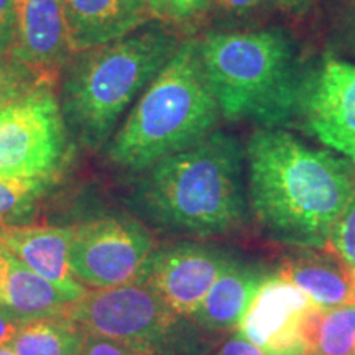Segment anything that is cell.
<instances>
[{"mask_svg":"<svg viewBox=\"0 0 355 355\" xmlns=\"http://www.w3.org/2000/svg\"><path fill=\"white\" fill-rule=\"evenodd\" d=\"M24 324L25 322L17 316H13L10 311L0 308V345L10 343Z\"/></svg>","mask_w":355,"mask_h":355,"instance_id":"f1b7e54d","label":"cell"},{"mask_svg":"<svg viewBox=\"0 0 355 355\" xmlns=\"http://www.w3.org/2000/svg\"><path fill=\"white\" fill-rule=\"evenodd\" d=\"M234 259L220 247L176 242L155 247L135 278L176 313L191 318Z\"/></svg>","mask_w":355,"mask_h":355,"instance_id":"9c48e42d","label":"cell"},{"mask_svg":"<svg viewBox=\"0 0 355 355\" xmlns=\"http://www.w3.org/2000/svg\"><path fill=\"white\" fill-rule=\"evenodd\" d=\"M212 0H170V21L193 25L209 13Z\"/></svg>","mask_w":355,"mask_h":355,"instance_id":"cb8c5ba5","label":"cell"},{"mask_svg":"<svg viewBox=\"0 0 355 355\" xmlns=\"http://www.w3.org/2000/svg\"><path fill=\"white\" fill-rule=\"evenodd\" d=\"M84 295L86 293L68 290L43 278L8 254L7 282L0 295V308L10 311L24 322L61 316L71 303Z\"/></svg>","mask_w":355,"mask_h":355,"instance_id":"e0dca14e","label":"cell"},{"mask_svg":"<svg viewBox=\"0 0 355 355\" xmlns=\"http://www.w3.org/2000/svg\"><path fill=\"white\" fill-rule=\"evenodd\" d=\"M0 355H17V354L10 349V345L6 344V345H0Z\"/></svg>","mask_w":355,"mask_h":355,"instance_id":"1f68e13d","label":"cell"},{"mask_svg":"<svg viewBox=\"0 0 355 355\" xmlns=\"http://www.w3.org/2000/svg\"><path fill=\"white\" fill-rule=\"evenodd\" d=\"M245 148L214 130L183 152L159 159L137 181L133 206L155 227L209 239L241 230L248 219Z\"/></svg>","mask_w":355,"mask_h":355,"instance_id":"7a4b0ae2","label":"cell"},{"mask_svg":"<svg viewBox=\"0 0 355 355\" xmlns=\"http://www.w3.org/2000/svg\"><path fill=\"white\" fill-rule=\"evenodd\" d=\"M301 115L324 145L355 162V64L327 56L311 69Z\"/></svg>","mask_w":355,"mask_h":355,"instance_id":"8fae6325","label":"cell"},{"mask_svg":"<svg viewBox=\"0 0 355 355\" xmlns=\"http://www.w3.org/2000/svg\"><path fill=\"white\" fill-rule=\"evenodd\" d=\"M61 316L86 334L117 340L141 355H211L206 329L135 283L89 290Z\"/></svg>","mask_w":355,"mask_h":355,"instance_id":"8992f818","label":"cell"},{"mask_svg":"<svg viewBox=\"0 0 355 355\" xmlns=\"http://www.w3.org/2000/svg\"><path fill=\"white\" fill-rule=\"evenodd\" d=\"M311 355H355V304L316 306L306 324Z\"/></svg>","mask_w":355,"mask_h":355,"instance_id":"d6986e66","label":"cell"},{"mask_svg":"<svg viewBox=\"0 0 355 355\" xmlns=\"http://www.w3.org/2000/svg\"><path fill=\"white\" fill-rule=\"evenodd\" d=\"M153 20L170 21V0H145Z\"/></svg>","mask_w":355,"mask_h":355,"instance_id":"f546056e","label":"cell"},{"mask_svg":"<svg viewBox=\"0 0 355 355\" xmlns=\"http://www.w3.org/2000/svg\"><path fill=\"white\" fill-rule=\"evenodd\" d=\"M155 248L150 230L128 216H107L71 227L69 266L73 277L92 290L135 282Z\"/></svg>","mask_w":355,"mask_h":355,"instance_id":"ba28073f","label":"cell"},{"mask_svg":"<svg viewBox=\"0 0 355 355\" xmlns=\"http://www.w3.org/2000/svg\"><path fill=\"white\" fill-rule=\"evenodd\" d=\"M214 355H268L263 352L260 347H257L255 344H252L250 340H247L245 337L235 332L230 339L225 340L224 344L217 349Z\"/></svg>","mask_w":355,"mask_h":355,"instance_id":"4316f807","label":"cell"},{"mask_svg":"<svg viewBox=\"0 0 355 355\" xmlns=\"http://www.w3.org/2000/svg\"><path fill=\"white\" fill-rule=\"evenodd\" d=\"M0 243L13 259L56 285L73 291L89 290L71 273V227L53 225H0Z\"/></svg>","mask_w":355,"mask_h":355,"instance_id":"5bb4252c","label":"cell"},{"mask_svg":"<svg viewBox=\"0 0 355 355\" xmlns=\"http://www.w3.org/2000/svg\"><path fill=\"white\" fill-rule=\"evenodd\" d=\"M316 304L279 275H270L237 332L268 355H311L306 324Z\"/></svg>","mask_w":355,"mask_h":355,"instance_id":"30bf717a","label":"cell"},{"mask_svg":"<svg viewBox=\"0 0 355 355\" xmlns=\"http://www.w3.org/2000/svg\"><path fill=\"white\" fill-rule=\"evenodd\" d=\"M270 8H273L272 0H212L209 15L217 30L230 32L255 28L265 20Z\"/></svg>","mask_w":355,"mask_h":355,"instance_id":"44dd1931","label":"cell"},{"mask_svg":"<svg viewBox=\"0 0 355 355\" xmlns=\"http://www.w3.org/2000/svg\"><path fill=\"white\" fill-rule=\"evenodd\" d=\"M81 355H141L117 340L87 334Z\"/></svg>","mask_w":355,"mask_h":355,"instance_id":"484cf974","label":"cell"},{"mask_svg":"<svg viewBox=\"0 0 355 355\" xmlns=\"http://www.w3.org/2000/svg\"><path fill=\"white\" fill-rule=\"evenodd\" d=\"M316 0H272L273 8L283 12L291 19H304Z\"/></svg>","mask_w":355,"mask_h":355,"instance_id":"83f0119b","label":"cell"},{"mask_svg":"<svg viewBox=\"0 0 355 355\" xmlns=\"http://www.w3.org/2000/svg\"><path fill=\"white\" fill-rule=\"evenodd\" d=\"M68 157V127L51 86L0 110V178L53 181Z\"/></svg>","mask_w":355,"mask_h":355,"instance_id":"52a82bcc","label":"cell"},{"mask_svg":"<svg viewBox=\"0 0 355 355\" xmlns=\"http://www.w3.org/2000/svg\"><path fill=\"white\" fill-rule=\"evenodd\" d=\"M53 181L0 178V225L28 214Z\"/></svg>","mask_w":355,"mask_h":355,"instance_id":"ffe728a7","label":"cell"},{"mask_svg":"<svg viewBox=\"0 0 355 355\" xmlns=\"http://www.w3.org/2000/svg\"><path fill=\"white\" fill-rule=\"evenodd\" d=\"M181 42L146 24L114 42L73 55L63 71L61 112L79 144L99 150L133 99L165 68Z\"/></svg>","mask_w":355,"mask_h":355,"instance_id":"277c9868","label":"cell"},{"mask_svg":"<svg viewBox=\"0 0 355 355\" xmlns=\"http://www.w3.org/2000/svg\"><path fill=\"white\" fill-rule=\"evenodd\" d=\"M73 55L102 46L153 20L145 0H60Z\"/></svg>","mask_w":355,"mask_h":355,"instance_id":"4fadbf2b","label":"cell"},{"mask_svg":"<svg viewBox=\"0 0 355 355\" xmlns=\"http://www.w3.org/2000/svg\"><path fill=\"white\" fill-rule=\"evenodd\" d=\"M15 6L17 0H0V56L10 51L15 33Z\"/></svg>","mask_w":355,"mask_h":355,"instance_id":"d4e9b609","label":"cell"},{"mask_svg":"<svg viewBox=\"0 0 355 355\" xmlns=\"http://www.w3.org/2000/svg\"><path fill=\"white\" fill-rule=\"evenodd\" d=\"M248 209L273 241L324 248L355 194V162L311 148L282 128H260L245 146Z\"/></svg>","mask_w":355,"mask_h":355,"instance_id":"6da1fadb","label":"cell"},{"mask_svg":"<svg viewBox=\"0 0 355 355\" xmlns=\"http://www.w3.org/2000/svg\"><path fill=\"white\" fill-rule=\"evenodd\" d=\"M268 277L265 268L235 260L212 285L191 319L206 331H237L243 314Z\"/></svg>","mask_w":355,"mask_h":355,"instance_id":"2e32d148","label":"cell"},{"mask_svg":"<svg viewBox=\"0 0 355 355\" xmlns=\"http://www.w3.org/2000/svg\"><path fill=\"white\" fill-rule=\"evenodd\" d=\"M278 275L322 309L355 304L354 275L327 247L296 248L283 260Z\"/></svg>","mask_w":355,"mask_h":355,"instance_id":"9a60e30c","label":"cell"},{"mask_svg":"<svg viewBox=\"0 0 355 355\" xmlns=\"http://www.w3.org/2000/svg\"><path fill=\"white\" fill-rule=\"evenodd\" d=\"M87 334L64 316L26 321L8 343L17 355H81Z\"/></svg>","mask_w":355,"mask_h":355,"instance_id":"ac0fdd59","label":"cell"},{"mask_svg":"<svg viewBox=\"0 0 355 355\" xmlns=\"http://www.w3.org/2000/svg\"><path fill=\"white\" fill-rule=\"evenodd\" d=\"M326 247L347 266L355 278V194L332 227Z\"/></svg>","mask_w":355,"mask_h":355,"instance_id":"603a6c76","label":"cell"},{"mask_svg":"<svg viewBox=\"0 0 355 355\" xmlns=\"http://www.w3.org/2000/svg\"><path fill=\"white\" fill-rule=\"evenodd\" d=\"M198 46L222 117L282 128L301 115L311 69L285 28L212 30Z\"/></svg>","mask_w":355,"mask_h":355,"instance_id":"3957f363","label":"cell"},{"mask_svg":"<svg viewBox=\"0 0 355 355\" xmlns=\"http://www.w3.org/2000/svg\"><path fill=\"white\" fill-rule=\"evenodd\" d=\"M43 86L32 71L10 55L0 56V110Z\"/></svg>","mask_w":355,"mask_h":355,"instance_id":"7402d4cb","label":"cell"},{"mask_svg":"<svg viewBox=\"0 0 355 355\" xmlns=\"http://www.w3.org/2000/svg\"><path fill=\"white\" fill-rule=\"evenodd\" d=\"M7 272H8V254L6 248L0 243V295H2L3 286L7 282Z\"/></svg>","mask_w":355,"mask_h":355,"instance_id":"4dcf8cb0","label":"cell"},{"mask_svg":"<svg viewBox=\"0 0 355 355\" xmlns=\"http://www.w3.org/2000/svg\"><path fill=\"white\" fill-rule=\"evenodd\" d=\"M13 60L26 66L44 86L63 74L71 53L64 13L60 0H17Z\"/></svg>","mask_w":355,"mask_h":355,"instance_id":"7c38bea8","label":"cell"},{"mask_svg":"<svg viewBox=\"0 0 355 355\" xmlns=\"http://www.w3.org/2000/svg\"><path fill=\"white\" fill-rule=\"evenodd\" d=\"M219 119L220 109L204 73L198 40L181 42L110 140L107 157L115 166L141 173L202 141L214 132Z\"/></svg>","mask_w":355,"mask_h":355,"instance_id":"5b68a950","label":"cell"}]
</instances>
